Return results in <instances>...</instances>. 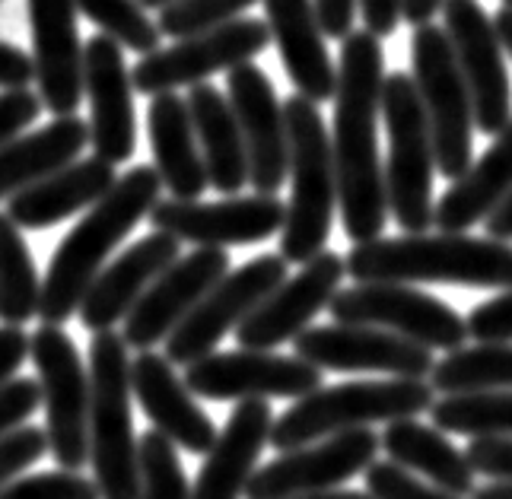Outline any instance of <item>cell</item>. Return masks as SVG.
Listing matches in <instances>:
<instances>
[{
  "mask_svg": "<svg viewBox=\"0 0 512 499\" xmlns=\"http://www.w3.org/2000/svg\"><path fill=\"white\" fill-rule=\"evenodd\" d=\"M385 89V55L373 32H350L341 42L338 96H334V169H338L341 220L353 245L382 239L388 223L385 166L379 159V115Z\"/></svg>",
  "mask_w": 512,
  "mask_h": 499,
  "instance_id": "1",
  "label": "cell"
},
{
  "mask_svg": "<svg viewBox=\"0 0 512 499\" xmlns=\"http://www.w3.org/2000/svg\"><path fill=\"white\" fill-rule=\"evenodd\" d=\"M160 188L163 178L153 166H134L118 178V185L93 210L83 213V220L70 229L58 252L51 255L42 277V325L61 328L67 318L80 312L96 277L112 264L115 248L160 204Z\"/></svg>",
  "mask_w": 512,
  "mask_h": 499,
  "instance_id": "2",
  "label": "cell"
},
{
  "mask_svg": "<svg viewBox=\"0 0 512 499\" xmlns=\"http://www.w3.org/2000/svg\"><path fill=\"white\" fill-rule=\"evenodd\" d=\"M347 277L357 283H452V287L509 290L512 245L455 233H420L353 245Z\"/></svg>",
  "mask_w": 512,
  "mask_h": 499,
  "instance_id": "3",
  "label": "cell"
},
{
  "mask_svg": "<svg viewBox=\"0 0 512 499\" xmlns=\"http://www.w3.org/2000/svg\"><path fill=\"white\" fill-rule=\"evenodd\" d=\"M284 115L290 137V201L280 258L287 264H309L325 252L334 210L341 207L338 169L319 105L296 93L287 99Z\"/></svg>",
  "mask_w": 512,
  "mask_h": 499,
  "instance_id": "4",
  "label": "cell"
},
{
  "mask_svg": "<svg viewBox=\"0 0 512 499\" xmlns=\"http://www.w3.org/2000/svg\"><path fill=\"white\" fill-rule=\"evenodd\" d=\"M433 404L436 388L427 379H369L319 388L274 420L271 445L277 452H293L341 433L369 430L373 423L414 420L433 411Z\"/></svg>",
  "mask_w": 512,
  "mask_h": 499,
  "instance_id": "5",
  "label": "cell"
},
{
  "mask_svg": "<svg viewBox=\"0 0 512 499\" xmlns=\"http://www.w3.org/2000/svg\"><path fill=\"white\" fill-rule=\"evenodd\" d=\"M131 347L115 331L90 341V465L102 499H140V439L134 436Z\"/></svg>",
  "mask_w": 512,
  "mask_h": 499,
  "instance_id": "6",
  "label": "cell"
},
{
  "mask_svg": "<svg viewBox=\"0 0 512 499\" xmlns=\"http://www.w3.org/2000/svg\"><path fill=\"white\" fill-rule=\"evenodd\" d=\"M382 118L388 131V159H385L388 210H392L395 223L404 233L420 236L433 226L436 217V204H433L436 150L414 77L401 74V70L385 77Z\"/></svg>",
  "mask_w": 512,
  "mask_h": 499,
  "instance_id": "7",
  "label": "cell"
},
{
  "mask_svg": "<svg viewBox=\"0 0 512 499\" xmlns=\"http://www.w3.org/2000/svg\"><path fill=\"white\" fill-rule=\"evenodd\" d=\"M414 83L433 134L439 175L458 182L474 163V105L443 26L427 23L411 35Z\"/></svg>",
  "mask_w": 512,
  "mask_h": 499,
  "instance_id": "8",
  "label": "cell"
},
{
  "mask_svg": "<svg viewBox=\"0 0 512 499\" xmlns=\"http://www.w3.org/2000/svg\"><path fill=\"white\" fill-rule=\"evenodd\" d=\"M29 356L42 388L45 436L61 471L80 474L90 461V366L70 334L55 325H39L29 337Z\"/></svg>",
  "mask_w": 512,
  "mask_h": 499,
  "instance_id": "9",
  "label": "cell"
},
{
  "mask_svg": "<svg viewBox=\"0 0 512 499\" xmlns=\"http://www.w3.org/2000/svg\"><path fill=\"white\" fill-rule=\"evenodd\" d=\"M338 325L379 328L427 350L455 353L468 341V322L449 302L401 283H357L328 306Z\"/></svg>",
  "mask_w": 512,
  "mask_h": 499,
  "instance_id": "10",
  "label": "cell"
},
{
  "mask_svg": "<svg viewBox=\"0 0 512 499\" xmlns=\"http://www.w3.org/2000/svg\"><path fill=\"white\" fill-rule=\"evenodd\" d=\"M287 280V261L280 255H261L242 264L239 271H229L201 306L175 328L166 341V360L179 366H194L204 356L217 353V344L229 331H239L261 309L280 283Z\"/></svg>",
  "mask_w": 512,
  "mask_h": 499,
  "instance_id": "11",
  "label": "cell"
},
{
  "mask_svg": "<svg viewBox=\"0 0 512 499\" xmlns=\"http://www.w3.org/2000/svg\"><path fill=\"white\" fill-rule=\"evenodd\" d=\"M271 39L268 23L261 20H236L220 26L214 32L182 39L169 48H160L156 55H147L134 64V93L144 96H163L175 93L179 86H201L207 77L220 70H236L242 64H252V58L264 55Z\"/></svg>",
  "mask_w": 512,
  "mask_h": 499,
  "instance_id": "12",
  "label": "cell"
},
{
  "mask_svg": "<svg viewBox=\"0 0 512 499\" xmlns=\"http://www.w3.org/2000/svg\"><path fill=\"white\" fill-rule=\"evenodd\" d=\"M185 385L194 398L207 401H303L322 388V369L271 350H226L210 353L185 369Z\"/></svg>",
  "mask_w": 512,
  "mask_h": 499,
  "instance_id": "13",
  "label": "cell"
},
{
  "mask_svg": "<svg viewBox=\"0 0 512 499\" xmlns=\"http://www.w3.org/2000/svg\"><path fill=\"white\" fill-rule=\"evenodd\" d=\"M443 29L468 83L474 128L487 137H497L512 121V86L497 26L478 0H446Z\"/></svg>",
  "mask_w": 512,
  "mask_h": 499,
  "instance_id": "14",
  "label": "cell"
},
{
  "mask_svg": "<svg viewBox=\"0 0 512 499\" xmlns=\"http://www.w3.org/2000/svg\"><path fill=\"white\" fill-rule=\"evenodd\" d=\"M379 449V433L357 430L284 452L280 458L268 461L261 471H255L245 499H296L338 490L347 480L373 468Z\"/></svg>",
  "mask_w": 512,
  "mask_h": 499,
  "instance_id": "15",
  "label": "cell"
},
{
  "mask_svg": "<svg viewBox=\"0 0 512 499\" xmlns=\"http://www.w3.org/2000/svg\"><path fill=\"white\" fill-rule=\"evenodd\" d=\"M150 223L156 233H166L179 242L198 248H229L255 245L284 233L287 204L274 194H252V198L226 201H175L166 198L153 207Z\"/></svg>",
  "mask_w": 512,
  "mask_h": 499,
  "instance_id": "16",
  "label": "cell"
},
{
  "mask_svg": "<svg viewBox=\"0 0 512 499\" xmlns=\"http://www.w3.org/2000/svg\"><path fill=\"white\" fill-rule=\"evenodd\" d=\"M299 360L331 372H379L388 379L433 376V350L363 325H315L293 341Z\"/></svg>",
  "mask_w": 512,
  "mask_h": 499,
  "instance_id": "17",
  "label": "cell"
},
{
  "mask_svg": "<svg viewBox=\"0 0 512 499\" xmlns=\"http://www.w3.org/2000/svg\"><path fill=\"white\" fill-rule=\"evenodd\" d=\"M229 274L226 248H194L182 255L153 283L125 322V344L137 353L166 344L185 318L201 306V299Z\"/></svg>",
  "mask_w": 512,
  "mask_h": 499,
  "instance_id": "18",
  "label": "cell"
},
{
  "mask_svg": "<svg viewBox=\"0 0 512 499\" xmlns=\"http://www.w3.org/2000/svg\"><path fill=\"white\" fill-rule=\"evenodd\" d=\"M226 89L245 140V153H249V185L255 194H274L277 198V191L290 178V137L274 83L252 61L229 70Z\"/></svg>",
  "mask_w": 512,
  "mask_h": 499,
  "instance_id": "19",
  "label": "cell"
},
{
  "mask_svg": "<svg viewBox=\"0 0 512 499\" xmlns=\"http://www.w3.org/2000/svg\"><path fill=\"white\" fill-rule=\"evenodd\" d=\"M83 86L90 99V147L105 163H128L137 147L134 80L121 45L109 35H93L83 48Z\"/></svg>",
  "mask_w": 512,
  "mask_h": 499,
  "instance_id": "20",
  "label": "cell"
},
{
  "mask_svg": "<svg viewBox=\"0 0 512 499\" xmlns=\"http://www.w3.org/2000/svg\"><path fill=\"white\" fill-rule=\"evenodd\" d=\"M347 277V261L338 252H322L303 264V271L284 280L261 302V309L236 331L242 350H274L287 341H296L309 331V322L331 299L341 293V280Z\"/></svg>",
  "mask_w": 512,
  "mask_h": 499,
  "instance_id": "21",
  "label": "cell"
},
{
  "mask_svg": "<svg viewBox=\"0 0 512 499\" xmlns=\"http://www.w3.org/2000/svg\"><path fill=\"white\" fill-rule=\"evenodd\" d=\"M77 0H29L32 61L39 99L55 118L77 115L86 96Z\"/></svg>",
  "mask_w": 512,
  "mask_h": 499,
  "instance_id": "22",
  "label": "cell"
},
{
  "mask_svg": "<svg viewBox=\"0 0 512 499\" xmlns=\"http://www.w3.org/2000/svg\"><path fill=\"white\" fill-rule=\"evenodd\" d=\"M182 258V242L166 233H153L134 242L96 277L80 306V322L86 331L105 334L115 331L118 322H128L134 306L147 296V290L160 280L169 267Z\"/></svg>",
  "mask_w": 512,
  "mask_h": 499,
  "instance_id": "23",
  "label": "cell"
},
{
  "mask_svg": "<svg viewBox=\"0 0 512 499\" xmlns=\"http://www.w3.org/2000/svg\"><path fill=\"white\" fill-rule=\"evenodd\" d=\"M131 391L137 404L144 407L153 430L163 433L175 449L191 455H207L217 442L220 430L210 420L201 404L194 401L191 388L175 376L172 363L163 353L147 350L131 360Z\"/></svg>",
  "mask_w": 512,
  "mask_h": 499,
  "instance_id": "24",
  "label": "cell"
},
{
  "mask_svg": "<svg viewBox=\"0 0 512 499\" xmlns=\"http://www.w3.org/2000/svg\"><path fill=\"white\" fill-rule=\"evenodd\" d=\"M271 401H242L233 407L217 442L191 484V499H245L264 445L271 442Z\"/></svg>",
  "mask_w": 512,
  "mask_h": 499,
  "instance_id": "25",
  "label": "cell"
},
{
  "mask_svg": "<svg viewBox=\"0 0 512 499\" xmlns=\"http://www.w3.org/2000/svg\"><path fill=\"white\" fill-rule=\"evenodd\" d=\"M264 16L296 93L315 105L338 96V67L325 48L315 0H264Z\"/></svg>",
  "mask_w": 512,
  "mask_h": 499,
  "instance_id": "26",
  "label": "cell"
},
{
  "mask_svg": "<svg viewBox=\"0 0 512 499\" xmlns=\"http://www.w3.org/2000/svg\"><path fill=\"white\" fill-rule=\"evenodd\" d=\"M147 131L156 163L153 169L160 172L163 188L175 201H198L210 188V175L204 166L188 99H182L179 93L153 96L147 109Z\"/></svg>",
  "mask_w": 512,
  "mask_h": 499,
  "instance_id": "27",
  "label": "cell"
},
{
  "mask_svg": "<svg viewBox=\"0 0 512 499\" xmlns=\"http://www.w3.org/2000/svg\"><path fill=\"white\" fill-rule=\"evenodd\" d=\"M115 166L99 156H86L45 182L20 191L7 201V217L20 229H48L74 213L93 210L118 185Z\"/></svg>",
  "mask_w": 512,
  "mask_h": 499,
  "instance_id": "28",
  "label": "cell"
},
{
  "mask_svg": "<svg viewBox=\"0 0 512 499\" xmlns=\"http://www.w3.org/2000/svg\"><path fill=\"white\" fill-rule=\"evenodd\" d=\"M512 194V121L506 131L493 137V144L471 169L449 185L436 204L433 226L439 233L468 236L471 226L487 223V217Z\"/></svg>",
  "mask_w": 512,
  "mask_h": 499,
  "instance_id": "29",
  "label": "cell"
},
{
  "mask_svg": "<svg viewBox=\"0 0 512 499\" xmlns=\"http://www.w3.org/2000/svg\"><path fill=\"white\" fill-rule=\"evenodd\" d=\"M86 144H90V121L80 115L55 118L39 131L10 140L0 150V201H10L20 191L45 182L48 175L77 163Z\"/></svg>",
  "mask_w": 512,
  "mask_h": 499,
  "instance_id": "30",
  "label": "cell"
},
{
  "mask_svg": "<svg viewBox=\"0 0 512 499\" xmlns=\"http://www.w3.org/2000/svg\"><path fill=\"white\" fill-rule=\"evenodd\" d=\"M185 99L194 118V131H198L210 188H217L226 198H236L249 185V153H245L233 105L210 83L191 86Z\"/></svg>",
  "mask_w": 512,
  "mask_h": 499,
  "instance_id": "31",
  "label": "cell"
},
{
  "mask_svg": "<svg viewBox=\"0 0 512 499\" xmlns=\"http://www.w3.org/2000/svg\"><path fill=\"white\" fill-rule=\"evenodd\" d=\"M382 452H388V461H395L404 471H411L433 487L446 490L452 496H474V477L478 471L471 468L465 452L436 430V426H423L414 420L388 423L382 433Z\"/></svg>",
  "mask_w": 512,
  "mask_h": 499,
  "instance_id": "32",
  "label": "cell"
},
{
  "mask_svg": "<svg viewBox=\"0 0 512 499\" xmlns=\"http://www.w3.org/2000/svg\"><path fill=\"white\" fill-rule=\"evenodd\" d=\"M42 277L35 271L29 245L7 210L0 213V322L23 328L39 318Z\"/></svg>",
  "mask_w": 512,
  "mask_h": 499,
  "instance_id": "33",
  "label": "cell"
},
{
  "mask_svg": "<svg viewBox=\"0 0 512 499\" xmlns=\"http://www.w3.org/2000/svg\"><path fill=\"white\" fill-rule=\"evenodd\" d=\"M430 385L439 395L512 391V344H474L446 353L436 363Z\"/></svg>",
  "mask_w": 512,
  "mask_h": 499,
  "instance_id": "34",
  "label": "cell"
},
{
  "mask_svg": "<svg viewBox=\"0 0 512 499\" xmlns=\"http://www.w3.org/2000/svg\"><path fill=\"white\" fill-rule=\"evenodd\" d=\"M430 420L439 433L471 439H512V391L449 395L433 404Z\"/></svg>",
  "mask_w": 512,
  "mask_h": 499,
  "instance_id": "35",
  "label": "cell"
},
{
  "mask_svg": "<svg viewBox=\"0 0 512 499\" xmlns=\"http://www.w3.org/2000/svg\"><path fill=\"white\" fill-rule=\"evenodd\" d=\"M77 10L86 20H93L102 29V35L115 39L121 48H131L134 55L147 58L160 51L163 32L137 0H77Z\"/></svg>",
  "mask_w": 512,
  "mask_h": 499,
  "instance_id": "36",
  "label": "cell"
},
{
  "mask_svg": "<svg viewBox=\"0 0 512 499\" xmlns=\"http://www.w3.org/2000/svg\"><path fill=\"white\" fill-rule=\"evenodd\" d=\"M140 499H191L179 449L156 430L140 436Z\"/></svg>",
  "mask_w": 512,
  "mask_h": 499,
  "instance_id": "37",
  "label": "cell"
},
{
  "mask_svg": "<svg viewBox=\"0 0 512 499\" xmlns=\"http://www.w3.org/2000/svg\"><path fill=\"white\" fill-rule=\"evenodd\" d=\"M258 0H175L160 10V32L169 39H194V35L214 32L242 20V13L255 7Z\"/></svg>",
  "mask_w": 512,
  "mask_h": 499,
  "instance_id": "38",
  "label": "cell"
},
{
  "mask_svg": "<svg viewBox=\"0 0 512 499\" xmlns=\"http://www.w3.org/2000/svg\"><path fill=\"white\" fill-rule=\"evenodd\" d=\"M0 499H102L93 477L74 471H42L29 477H16L0 490Z\"/></svg>",
  "mask_w": 512,
  "mask_h": 499,
  "instance_id": "39",
  "label": "cell"
},
{
  "mask_svg": "<svg viewBox=\"0 0 512 499\" xmlns=\"http://www.w3.org/2000/svg\"><path fill=\"white\" fill-rule=\"evenodd\" d=\"M366 493L373 499H462L433 487L430 480L404 471L395 461H376L366 471Z\"/></svg>",
  "mask_w": 512,
  "mask_h": 499,
  "instance_id": "40",
  "label": "cell"
},
{
  "mask_svg": "<svg viewBox=\"0 0 512 499\" xmlns=\"http://www.w3.org/2000/svg\"><path fill=\"white\" fill-rule=\"evenodd\" d=\"M45 455H51L45 426H20L16 433L0 439V490L23 477Z\"/></svg>",
  "mask_w": 512,
  "mask_h": 499,
  "instance_id": "41",
  "label": "cell"
},
{
  "mask_svg": "<svg viewBox=\"0 0 512 499\" xmlns=\"http://www.w3.org/2000/svg\"><path fill=\"white\" fill-rule=\"evenodd\" d=\"M468 322V337L478 344H512V287L497 299H487L474 306Z\"/></svg>",
  "mask_w": 512,
  "mask_h": 499,
  "instance_id": "42",
  "label": "cell"
},
{
  "mask_svg": "<svg viewBox=\"0 0 512 499\" xmlns=\"http://www.w3.org/2000/svg\"><path fill=\"white\" fill-rule=\"evenodd\" d=\"M42 407V388L39 379L16 376L0 385V439L16 433L26 420Z\"/></svg>",
  "mask_w": 512,
  "mask_h": 499,
  "instance_id": "43",
  "label": "cell"
},
{
  "mask_svg": "<svg viewBox=\"0 0 512 499\" xmlns=\"http://www.w3.org/2000/svg\"><path fill=\"white\" fill-rule=\"evenodd\" d=\"M42 109L45 105L32 89H7V93H0V150L20 137L39 118Z\"/></svg>",
  "mask_w": 512,
  "mask_h": 499,
  "instance_id": "44",
  "label": "cell"
},
{
  "mask_svg": "<svg viewBox=\"0 0 512 499\" xmlns=\"http://www.w3.org/2000/svg\"><path fill=\"white\" fill-rule=\"evenodd\" d=\"M471 468L487 480H512V439H471Z\"/></svg>",
  "mask_w": 512,
  "mask_h": 499,
  "instance_id": "45",
  "label": "cell"
},
{
  "mask_svg": "<svg viewBox=\"0 0 512 499\" xmlns=\"http://www.w3.org/2000/svg\"><path fill=\"white\" fill-rule=\"evenodd\" d=\"M35 80V61L23 48L0 42V93L7 89H29Z\"/></svg>",
  "mask_w": 512,
  "mask_h": 499,
  "instance_id": "46",
  "label": "cell"
},
{
  "mask_svg": "<svg viewBox=\"0 0 512 499\" xmlns=\"http://www.w3.org/2000/svg\"><path fill=\"white\" fill-rule=\"evenodd\" d=\"M360 13L366 32H373L376 39H385L404 20V0H360Z\"/></svg>",
  "mask_w": 512,
  "mask_h": 499,
  "instance_id": "47",
  "label": "cell"
},
{
  "mask_svg": "<svg viewBox=\"0 0 512 499\" xmlns=\"http://www.w3.org/2000/svg\"><path fill=\"white\" fill-rule=\"evenodd\" d=\"M26 356H29V334L23 328L0 325V385L16 379Z\"/></svg>",
  "mask_w": 512,
  "mask_h": 499,
  "instance_id": "48",
  "label": "cell"
},
{
  "mask_svg": "<svg viewBox=\"0 0 512 499\" xmlns=\"http://www.w3.org/2000/svg\"><path fill=\"white\" fill-rule=\"evenodd\" d=\"M360 0H315V13H319V23L325 35L331 39H347L353 32V16H357Z\"/></svg>",
  "mask_w": 512,
  "mask_h": 499,
  "instance_id": "49",
  "label": "cell"
},
{
  "mask_svg": "<svg viewBox=\"0 0 512 499\" xmlns=\"http://www.w3.org/2000/svg\"><path fill=\"white\" fill-rule=\"evenodd\" d=\"M484 226H487V239H497V242H506V245L512 242V194L490 213Z\"/></svg>",
  "mask_w": 512,
  "mask_h": 499,
  "instance_id": "50",
  "label": "cell"
},
{
  "mask_svg": "<svg viewBox=\"0 0 512 499\" xmlns=\"http://www.w3.org/2000/svg\"><path fill=\"white\" fill-rule=\"evenodd\" d=\"M446 0H404V20H408L414 29L433 23V16L443 10Z\"/></svg>",
  "mask_w": 512,
  "mask_h": 499,
  "instance_id": "51",
  "label": "cell"
},
{
  "mask_svg": "<svg viewBox=\"0 0 512 499\" xmlns=\"http://www.w3.org/2000/svg\"><path fill=\"white\" fill-rule=\"evenodd\" d=\"M471 499H512V480H487Z\"/></svg>",
  "mask_w": 512,
  "mask_h": 499,
  "instance_id": "52",
  "label": "cell"
},
{
  "mask_svg": "<svg viewBox=\"0 0 512 499\" xmlns=\"http://www.w3.org/2000/svg\"><path fill=\"white\" fill-rule=\"evenodd\" d=\"M493 26H497V32H500L503 48L512 55V7H503L497 16H493Z\"/></svg>",
  "mask_w": 512,
  "mask_h": 499,
  "instance_id": "53",
  "label": "cell"
},
{
  "mask_svg": "<svg viewBox=\"0 0 512 499\" xmlns=\"http://www.w3.org/2000/svg\"><path fill=\"white\" fill-rule=\"evenodd\" d=\"M296 499H373V496L357 493V490H328V493H312V496H296Z\"/></svg>",
  "mask_w": 512,
  "mask_h": 499,
  "instance_id": "54",
  "label": "cell"
},
{
  "mask_svg": "<svg viewBox=\"0 0 512 499\" xmlns=\"http://www.w3.org/2000/svg\"><path fill=\"white\" fill-rule=\"evenodd\" d=\"M140 7H153V10H166L169 4H175V0H137Z\"/></svg>",
  "mask_w": 512,
  "mask_h": 499,
  "instance_id": "55",
  "label": "cell"
},
{
  "mask_svg": "<svg viewBox=\"0 0 512 499\" xmlns=\"http://www.w3.org/2000/svg\"><path fill=\"white\" fill-rule=\"evenodd\" d=\"M503 4H506V7H512V0H503Z\"/></svg>",
  "mask_w": 512,
  "mask_h": 499,
  "instance_id": "56",
  "label": "cell"
}]
</instances>
